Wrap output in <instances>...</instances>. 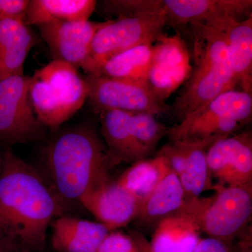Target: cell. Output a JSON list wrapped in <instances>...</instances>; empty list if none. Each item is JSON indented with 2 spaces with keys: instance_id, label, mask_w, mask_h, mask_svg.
Here are the masks:
<instances>
[{
  "instance_id": "cell-1",
  "label": "cell",
  "mask_w": 252,
  "mask_h": 252,
  "mask_svg": "<svg viewBox=\"0 0 252 252\" xmlns=\"http://www.w3.org/2000/svg\"><path fill=\"white\" fill-rule=\"evenodd\" d=\"M65 203L43 172L8 148L0 173V233L21 252L45 248L48 228L62 216Z\"/></svg>"
},
{
  "instance_id": "cell-2",
  "label": "cell",
  "mask_w": 252,
  "mask_h": 252,
  "mask_svg": "<svg viewBox=\"0 0 252 252\" xmlns=\"http://www.w3.org/2000/svg\"><path fill=\"white\" fill-rule=\"evenodd\" d=\"M112 166L105 144L89 126L70 127L51 140L45 152V175L64 203L109 180Z\"/></svg>"
},
{
  "instance_id": "cell-3",
  "label": "cell",
  "mask_w": 252,
  "mask_h": 252,
  "mask_svg": "<svg viewBox=\"0 0 252 252\" xmlns=\"http://www.w3.org/2000/svg\"><path fill=\"white\" fill-rule=\"evenodd\" d=\"M189 26L195 65L183 89L170 105V114L180 121L238 86L223 34L202 23Z\"/></svg>"
},
{
  "instance_id": "cell-4",
  "label": "cell",
  "mask_w": 252,
  "mask_h": 252,
  "mask_svg": "<svg viewBox=\"0 0 252 252\" xmlns=\"http://www.w3.org/2000/svg\"><path fill=\"white\" fill-rule=\"evenodd\" d=\"M77 70L67 63L53 61L31 77L32 104L45 127L57 130L85 103L89 86Z\"/></svg>"
},
{
  "instance_id": "cell-5",
  "label": "cell",
  "mask_w": 252,
  "mask_h": 252,
  "mask_svg": "<svg viewBox=\"0 0 252 252\" xmlns=\"http://www.w3.org/2000/svg\"><path fill=\"white\" fill-rule=\"evenodd\" d=\"M252 94L235 89L217 96L169 127L171 142L201 144L207 148L234 135L251 122Z\"/></svg>"
},
{
  "instance_id": "cell-6",
  "label": "cell",
  "mask_w": 252,
  "mask_h": 252,
  "mask_svg": "<svg viewBox=\"0 0 252 252\" xmlns=\"http://www.w3.org/2000/svg\"><path fill=\"white\" fill-rule=\"evenodd\" d=\"M99 115L112 166L150 158L168 131L156 116L146 113L110 110L100 112Z\"/></svg>"
},
{
  "instance_id": "cell-7",
  "label": "cell",
  "mask_w": 252,
  "mask_h": 252,
  "mask_svg": "<svg viewBox=\"0 0 252 252\" xmlns=\"http://www.w3.org/2000/svg\"><path fill=\"white\" fill-rule=\"evenodd\" d=\"M215 193L209 198L185 202L180 212L197 222L208 237L234 241L248 226L252 215V186H213Z\"/></svg>"
},
{
  "instance_id": "cell-8",
  "label": "cell",
  "mask_w": 252,
  "mask_h": 252,
  "mask_svg": "<svg viewBox=\"0 0 252 252\" xmlns=\"http://www.w3.org/2000/svg\"><path fill=\"white\" fill-rule=\"evenodd\" d=\"M166 26L162 16L108 20L94 34L84 70L94 74L104 63L136 46L154 43Z\"/></svg>"
},
{
  "instance_id": "cell-9",
  "label": "cell",
  "mask_w": 252,
  "mask_h": 252,
  "mask_svg": "<svg viewBox=\"0 0 252 252\" xmlns=\"http://www.w3.org/2000/svg\"><path fill=\"white\" fill-rule=\"evenodd\" d=\"M31 77L16 75L0 82V140L8 146L41 140L45 126L30 97Z\"/></svg>"
},
{
  "instance_id": "cell-10",
  "label": "cell",
  "mask_w": 252,
  "mask_h": 252,
  "mask_svg": "<svg viewBox=\"0 0 252 252\" xmlns=\"http://www.w3.org/2000/svg\"><path fill=\"white\" fill-rule=\"evenodd\" d=\"M89 99L97 112L119 110L152 115L170 114V105L154 94L147 84L88 75Z\"/></svg>"
},
{
  "instance_id": "cell-11",
  "label": "cell",
  "mask_w": 252,
  "mask_h": 252,
  "mask_svg": "<svg viewBox=\"0 0 252 252\" xmlns=\"http://www.w3.org/2000/svg\"><path fill=\"white\" fill-rule=\"evenodd\" d=\"M192 69L188 46L180 33L170 36L163 34L154 44L147 86L159 99L166 102L185 84Z\"/></svg>"
},
{
  "instance_id": "cell-12",
  "label": "cell",
  "mask_w": 252,
  "mask_h": 252,
  "mask_svg": "<svg viewBox=\"0 0 252 252\" xmlns=\"http://www.w3.org/2000/svg\"><path fill=\"white\" fill-rule=\"evenodd\" d=\"M212 178L228 187L252 186V135L251 131L217 141L206 152Z\"/></svg>"
},
{
  "instance_id": "cell-13",
  "label": "cell",
  "mask_w": 252,
  "mask_h": 252,
  "mask_svg": "<svg viewBox=\"0 0 252 252\" xmlns=\"http://www.w3.org/2000/svg\"><path fill=\"white\" fill-rule=\"evenodd\" d=\"M94 21L51 22L36 26L49 46L54 61L84 69L94 34L107 23Z\"/></svg>"
},
{
  "instance_id": "cell-14",
  "label": "cell",
  "mask_w": 252,
  "mask_h": 252,
  "mask_svg": "<svg viewBox=\"0 0 252 252\" xmlns=\"http://www.w3.org/2000/svg\"><path fill=\"white\" fill-rule=\"evenodd\" d=\"M207 149L201 144L170 141L156 154L166 160L180 179L185 202L200 198L202 193L213 187L207 162Z\"/></svg>"
},
{
  "instance_id": "cell-15",
  "label": "cell",
  "mask_w": 252,
  "mask_h": 252,
  "mask_svg": "<svg viewBox=\"0 0 252 252\" xmlns=\"http://www.w3.org/2000/svg\"><path fill=\"white\" fill-rule=\"evenodd\" d=\"M252 0H162V16L166 26H184L207 23L252 15Z\"/></svg>"
},
{
  "instance_id": "cell-16",
  "label": "cell",
  "mask_w": 252,
  "mask_h": 252,
  "mask_svg": "<svg viewBox=\"0 0 252 252\" xmlns=\"http://www.w3.org/2000/svg\"><path fill=\"white\" fill-rule=\"evenodd\" d=\"M79 202L110 232L135 220L140 207L130 192L110 180L88 192Z\"/></svg>"
},
{
  "instance_id": "cell-17",
  "label": "cell",
  "mask_w": 252,
  "mask_h": 252,
  "mask_svg": "<svg viewBox=\"0 0 252 252\" xmlns=\"http://www.w3.org/2000/svg\"><path fill=\"white\" fill-rule=\"evenodd\" d=\"M220 32L229 55L230 64L241 91L252 93V16L224 18L207 23Z\"/></svg>"
},
{
  "instance_id": "cell-18",
  "label": "cell",
  "mask_w": 252,
  "mask_h": 252,
  "mask_svg": "<svg viewBox=\"0 0 252 252\" xmlns=\"http://www.w3.org/2000/svg\"><path fill=\"white\" fill-rule=\"evenodd\" d=\"M201 233L193 218L178 212L157 223L150 243L132 237L141 252H193Z\"/></svg>"
},
{
  "instance_id": "cell-19",
  "label": "cell",
  "mask_w": 252,
  "mask_h": 252,
  "mask_svg": "<svg viewBox=\"0 0 252 252\" xmlns=\"http://www.w3.org/2000/svg\"><path fill=\"white\" fill-rule=\"evenodd\" d=\"M51 244L58 252H97L110 233L99 222L62 215L51 223Z\"/></svg>"
},
{
  "instance_id": "cell-20",
  "label": "cell",
  "mask_w": 252,
  "mask_h": 252,
  "mask_svg": "<svg viewBox=\"0 0 252 252\" xmlns=\"http://www.w3.org/2000/svg\"><path fill=\"white\" fill-rule=\"evenodd\" d=\"M38 41L30 26L22 21H0V82L24 74L28 55Z\"/></svg>"
},
{
  "instance_id": "cell-21",
  "label": "cell",
  "mask_w": 252,
  "mask_h": 252,
  "mask_svg": "<svg viewBox=\"0 0 252 252\" xmlns=\"http://www.w3.org/2000/svg\"><path fill=\"white\" fill-rule=\"evenodd\" d=\"M185 204V195L180 179L170 171L142 202L136 219L147 224L178 213Z\"/></svg>"
},
{
  "instance_id": "cell-22",
  "label": "cell",
  "mask_w": 252,
  "mask_h": 252,
  "mask_svg": "<svg viewBox=\"0 0 252 252\" xmlns=\"http://www.w3.org/2000/svg\"><path fill=\"white\" fill-rule=\"evenodd\" d=\"M96 4L94 0H31L24 23L37 26L46 23L89 21Z\"/></svg>"
},
{
  "instance_id": "cell-23",
  "label": "cell",
  "mask_w": 252,
  "mask_h": 252,
  "mask_svg": "<svg viewBox=\"0 0 252 252\" xmlns=\"http://www.w3.org/2000/svg\"><path fill=\"white\" fill-rule=\"evenodd\" d=\"M153 51L154 44L136 46L109 59L91 75L147 84Z\"/></svg>"
},
{
  "instance_id": "cell-24",
  "label": "cell",
  "mask_w": 252,
  "mask_h": 252,
  "mask_svg": "<svg viewBox=\"0 0 252 252\" xmlns=\"http://www.w3.org/2000/svg\"><path fill=\"white\" fill-rule=\"evenodd\" d=\"M171 171L166 160L156 155L132 164L117 181L119 185L142 202L153 191L160 181Z\"/></svg>"
},
{
  "instance_id": "cell-25",
  "label": "cell",
  "mask_w": 252,
  "mask_h": 252,
  "mask_svg": "<svg viewBox=\"0 0 252 252\" xmlns=\"http://www.w3.org/2000/svg\"><path fill=\"white\" fill-rule=\"evenodd\" d=\"M97 7L102 15L117 19L162 16V0H108L97 2Z\"/></svg>"
},
{
  "instance_id": "cell-26",
  "label": "cell",
  "mask_w": 252,
  "mask_h": 252,
  "mask_svg": "<svg viewBox=\"0 0 252 252\" xmlns=\"http://www.w3.org/2000/svg\"><path fill=\"white\" fill-rule=\"evenodd\" d=\"M97 252H141L140 247L130 235L112 231L104 239Z\"/></svg>"
},
{
  "instance_id": "cell-27",
  "label": "cell",
  "mask_w": 252,
  "mask_h": 252,
  "mask_svg": "<svg viewBox=\"0 0 252 252\" xmlns=\"http://www.w3.org/2000/svg\"><path fill=\"white\" fill-rule=\"evenodd\" d=\"M29 0H0V21L14 20L24 23Z\"/></svg>"
},
{
  "instance_id": "cell-28",
  "label": "cell",
  "mask_w": 252,
  "mask_h": 252,
  "mask_svg": "<svg viewBox=\"0 0 252 252\" xmlns=\"http://www.w3.org/2000/svg\"><path fill=\"white\" fill-rule=\"evenodd\" d=\"M193 252H240L234 241L212 237L200 238Z\"/></svg>"
},
{
  "instance_id": "cell-29",
  "label": "cell",
  "mask_w": 252,
  "mask_h": 252,
  "mask_svg": "<svg viewBox=\"0 0 252 252\" xmlns=\"http://www.w3.org/2000/svg\"><path fill=\"white\" fill-rule=\"evenodd\" d=\"M0 252H21L18 244L7 235L0 233Z\"/></svg>"
}]
</instances>
